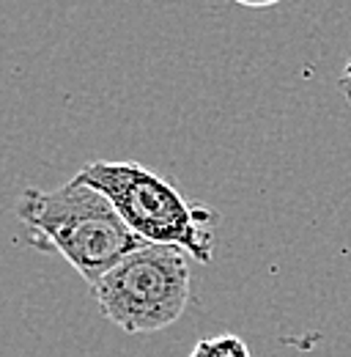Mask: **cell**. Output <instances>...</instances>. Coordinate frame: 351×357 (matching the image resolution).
<instances>
[{"instance_id":"cell-1","label":"cell","mask_w":351,"mask_h":357,"mask_svg":"<svg viewBox=\"0 0 351 357\" xmlns=\"http://www.w3.org/2000/svg\"><path fill=\"white\" fill-rule=\"evenodd\" d=\"M17 218L33 248L63 256L88 286L146 245L102 192L75 178L55 190H22Z\"/></svg>"},{"instance_id":"cell-2","label":"cell","mask_w":351,"mask_h":357,"mask_svg":"<svg viewBox=\"0 0 351 357\" xmlns=\"http://www.w3.org/2000/svg\"><path fill=\"white\" fill-rule=\"evenodd\" d=\"M72 178L102 192L146 245L181 248L198 264H212L217 212L192 204L165 176L134 160H93Z\"/></svg>"},{"instance_id":"cell-3","label":"cell","mask_w":351,"mask_h":357,"mask_svg":"<svg viewBox=\"0 0 351 357\" xmlns=\"http://www.w3.org/2000/svg\"><path fill=\"white\" fill-rule=\"evenodd\" d=\"M189 294V256L171 245H143L91 286L99 313L130 335L176 324Z\"/></svg>"},{"instance_id":"cell-4","label":"cell","mask_w":351,"mask_h":357,"mask_svg":"<svg viewBox=\"0 0 351 357\" xmlns=\"http://www.w3.org/2000/svg\"><path fill=\"white\" fill-rule=\"evenodd\" d=\"M189 357H253L239 335H214L195 344Z\"/></svg>"},{"instance_id":"cell-5","label":"cell","mask_w":351,"mask_h":357,"mask_svg":"<svg viewBox=\"0 0 351 357\" xmlns=\"http://www.w3.org/2000/svg\"><path fill=\"white\" fill-rule=\"evenodd\" d=\"M338 86H341V91H343V96H346V102H349L351 107V58L346 61V66H343V72L338 77Z\"/></svg>"}]
</instances>
